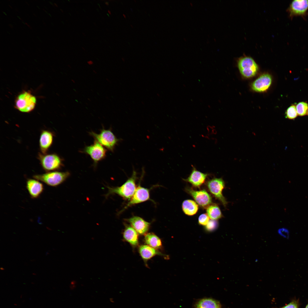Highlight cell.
Wrapping results in <instances>:
<instances>
[{
  "label": "cell",
  "mask_w": 308,
  "mask_h": 308,
  "mask_svg": "<svg viewBox=\"0 0 308 308\" xmlns=\"http://www.w3.org/2000/svg\"><path fill=\"white\" fill-rule=\"evenodd\" d=\"M137 178V173L133 170L131 176L121 186L109 187L108 195L116 194L125 200H130L136 188L135 183Z\"/></svg>",
  "instance_id": "cell-1"
},
{
  "label": "cell",
  "mask_w": 308,
  "mask_h": 308,
  "mask_svg": "<svg viewBox=\"0 0 308 308\" xmlns=\"http://www.w3.org/2000/svg\"><path fill=\"white\" fill-rule=\"evenodd\" d=\"M37 99L29 91H25L19 94L15 101V108L23 113H29L35 109Z\"/></svg>",
  "instance_id": "cell-2"
},
{
  "label": "cell",
  "mask_w": 308,
  "mask_h": 308,
  "mask_svg": "<svg viewBox=\"0 0 308 308\" xmlns=\"http://www.w3.org/2000/svg\"><path fill=\"white\" fill-rule=\"evenodd\" d=\"M68 172H61L57 171L48 172L45 173L36 175L33 178L43 182L48 185L56 187L63 183L69 176Z\"/></svg>",
  "instance_id": "cell-3"
},
{
  "label": "cell",
  "mask_w": 308,
  "mask_h": 308,
  "mask_svg": "<svg viewBox=\"0 0 308 308\" xmlns=\"http://www.w3.org/2000/svg\"><path fill=\"white\" fill-rule=\"evenodd\" d=\"M90 133L95 140L112 151H114L115 146L120 140L116 138L110 129H106L103 128L99 133L97 134L93 131Z\"/></svg>",
  "instance_id": "cell-4"
},
{
  "label": "cell",
  "mask_w": 308,
  "mask_h": 308,
  "mask_svg": "<svg viewBox=\"0 0 308 308\" xmlns=\"http://www.w3.org/2000/svg\"><path fill=\"white\" fill-rule=\"evenodd\" d=\"M38 158L42 169L47 172L58 170L63 165L62 159L55 153L44 154L39 153Z\"/></svg>",
  "instance_id": "cell-5"
},
{
  "label": "cell",
  "mask_w": 308,
  "mask_h": 308,
  "mask_svg": "<svg viewBox=\"0 0 308 308\" xmlns=\"http://www.w3.org/2000/svg\"><path fill=\"white\" fill-rule=\"evenodd\" d=\"M237 63L239 71L244 78H252L256 74L258 71V65L251 57H242L238 59Z\"/></svg>",
  "instance_id": "cell-6"
},
{
  "label": "cell",
  "mask_w": 308,
  "mask_h": 308,
  "mask_svg": "<svg viewBox=\"0 0 308 308\" xmlns=\"http://www.w3.org/2000/svg\"><path fill=\"white\" fill-rule=\"evenodd\" d=\"M207 186L210 192L226 207L228 202L222 195V191L225 187V183L222 178H214L207 183Z\"/></svg>",
  "instance_id": "cell-7"
},
{
  "label": "cell",
  "mask_w": 308,
  "mask_h": 308,
  "mask_svg": "<svg viewBox=\"0 0 308 308\" xmlns=\"http://www.w3.org/2000/svg\"><path fill=\"white\" fill-rule=\"evenodd\" d=\"M83 151L90 156L95 164L104 159L106 153L104 146L95 140L93 144L86 146Z\"/></svg>",
  "instance_id": "cell-8"
},
{
  "label": "cell",
  "mask_w": 308,
  "mask_h": 308,
  "mask_svg": "<svg viewBox=\"0 0 308 308\" xmlns=\"http://www.w3.org/2000/svg\"><path fill=\"white\" fill-rule=\"evenodd\" d=\"M150 199L149 189L142 187L139 183L129 201L120 212L121 213L129 207L149 200Z\"/></svg>",
  "instance_id": "cell-9"
},
{
  "label": "cell",
  "mask_w": 308,
  "mask_h": 308,
  "mask_svg": "<svg viewBox=\"0 0 308 308\" xmlns=\"http://www.w3.org/2000/svg\"><path fill=\"white\" fill-rule=\"evenodd\" d=\"M308 9V0H295L291 3L287 11L292 18L295 16H305Z\"/></svg>",
  "instance_id": "cell-10"
},
{
  "label": "cell",
  "mask_w": 308,
  "mask_h": 308,
  "mask_svg": "<svg viewBox=\"0 0 308 308\" xmlns=\"http://www.w3.org/2000/svg\"><path fill=\"white\" fill-rule=\"evenodd\" d=\"M186 190L193 197L196 203L201 207H208L211 204V197L205 190L195 191L189 187H187Z\"/></svg>",
  "instance_id": "cell-11"
},
{
  "label": "cell",
  "mask_w": 308,
  "mask_h": 308,
  "mask_svg": "<svg viewBox=\"0 0 308 308\" xmlns=\"http://www.w3.org/2000/svg\"><path fill=\"white\" fill-rule=\"evenodd\" d=\"M272 80V78L270 74L268 73H264L258 77L252 83L251 88L256 92H265L271 86Z\"/></svg>",
  "instance_id": "cell-12"
},
{
  "label": "cell",
  "mask_w": 308,
  "mask_h": 308,
  "mask_svg": "<svg viewBox=\"0 0 308 308\" xmlns=\"http://www.w3.org/2000/svg\"><path fill=\"white\" fill-rule=\"evenodd\" d=\"M126 220L139 234L141 235L146 234L151 224L150 223L138 216H133Z\"/></svg>",
  "instance_id": "cell-13"
},
{
  "label": "cell",
  "mask_w": 308,
  "mask_h": 308,
  "mask_svg": "<svg viewBox=\"0 0 308 308\" xmlns=\"http://www.w3.org/2000/svg\"><path fill=\"white\" fill-rule=\"evenodd\" d=\"M26 188L32 198H38L43 192L44 186L43 184L35 179H29L26 182Z\"/></svg>",
  "instance_id": "cell-14"
},
{
  "label": "cell",
  "mask_w": 308,
  "mask_h": 308,
  "mask_svg": "<svg viewBox=\"0 0 308 308\" xmlns=\"http://www.w3.org/2000/svg\"><path fill=\"white\" fill-rule=\"evenodd\" d=\"M54 134L48 130H42L41 133L39 140V146L41 153L46 154L52 145Z\"/></svg>",
  "instance_id": "cell-15"
},
{
  "label": "cell",
  "mask_w": 308,
  "mask_h": 308,
  "mask_svg": "<svg viewBox=\"0 0 308 308\" xmlns=\"http://www.w3.org/2000/svg\"><path fill=\"white\" fill-rule=\"evenodd\" d=\"M207 175V174L202 173L194 167L189 177L185 180L194 187H199L204 182Z\"/></svg>",
  "instance_id": "cell-16"
},
{
  "label": "cell",
  "mask_w": 308,
  "mask_h": 308,
  "mask_svg": "<svg viewBox=\"0 0 308 308\" xmlns=\"http://www.w3.org/2000/svg\"><path fill=\"white\" fill-rule=\"evenodd\" d=\"M138 234L131 225L125 224L123 233V238L132 246L135 247L138 245Z\"/></svg>",
  "instance_id": "cell-17"
},
{
  "label": "cell",
  "mask_w": 308,
  "mask_h": 308,
  "mask_svg": "<svg viewBox=\"0 0 308 308\" xmlns=\"http://www.w3.org/2000/svg\"><path fill=\"white\" fill-rule=\"evenodd\" d=\"M139 251L142 258L145 262L156 255L166 256L157 250L148 245H141L139 247Z\"/></svg>",
  "instance_id": "cell-18"
},
{
  "label": "cell",
  "mask_w": 308,
  "mask_h": 308,
  "mask_svg": "<svg viewBox=\"0 0 308 308\" xmlns=\"http://www.w3.org/2000/svg\"><path fill=\"white\" fill-rule=\"evenodd\" d=\"M144 241L147 245L157 250L161 248L162 247L161 240L153 233L146 234L144 237Z\"/></svg>",
  "instance_id": "cell-19"
},
{
  "label": "cell",
  "mask_w": 308,
  "mask_h": 308,
  "mask_svg": "<svg viewBox=\"0 0 308 308\" xmlns=\"http://www.w3.org/2000/svg\"><path fill=\"white\" fill-rule=\"evenodd\" d=\"M183 210L188 215L192 216L196 214L198 210V206L194 201L191 200H184L182 204Z\"/></svg>",
  "instance_id": "cell-20"
},
{
  "label": "cell",
  "mask_w": 308,
  "mask_h": 308,
  "mask_svg": "<svg viewBox=\"0 0 308 308\" xmlns=\"http://www.w3.org/2000/svg\"><path fill=\"white\" fill-rule=\"evenodd\" d=\"M196 308H221L220 303L211 299L200 300L197 303Z\"/></svg>",
  "instance_id": "cell-21"
},
{
  "label": "cell",
  "mask_w": 308,
  "mask_h": 308,
  "mask_svg": "<svg viewBox=\"0 0 308 308\" xmlns=\"http://www.w3.org/2000/svg\"><path fill=\"white\" fill-rule=\"evenodd\" d=\"M207 214L212 220L219 219L222 216L221 211L217 205L212 204L208 206L206 210Z\"/></svg>",
  "instance_id": "cell-22"
},
{
  "label": "cell",
  "mask_w": 308,
  "mask_h": 308,
  "mask_svg": "<svg viewBox=\"0 0 308 308\" xmlns=\"http://www.w3.org/2000/svg\"><path fill=\"white\" fill-rule=\"evenodd\" d=\"M296 107L298 115L302 116L307 114L308 104L306 102H299L297 105Z\"/></svg>",
  "instance_id": "cell-23"
},
{
  "label": "cell",
  "mask_w": 308,
  "mask_h": 308,
  "mask_svg": "<svg viewBox=\"0 0 308 308\" xmlns=\"http://www.w3.org/2000/svg\"><path fill=\"white\" fill-rule=\"evenodd\" d=\"M285 114L286 118L291 119L295 118L298 115L296 106L292 105L289 107L287 110Z\"/></svg>",
  "instance_id": "cell-24"
},
{
  "label": "cell",
  "mask_w": 308,
  "mask_h": 308,
  "mask_svg": "<svg viewBox=\"0 0 308 308\" xmlns=\"http://www.w3.org/2000/svg\"><path fill=\"white\" fill-rule=\"evenodd\" d=\"M218 226V223L216 220L211 219L206 225L205 229L208 231L211 232L216 229Z\"/></svg>",
  "instance_id": "cell-25"
},
{
  "label": "cell",
  "mask_w": 308,
  "mask_h": 308,
  "mask_svg": "<svg viewBox=\"0 0 308 308\" xmlns=\"http://www.w3.org/2000/svg\"><path fill=\"white\" fill-rule=\"evenodd\" d=\"M278 234L283 238L288 239L290 237V232L287 228L283 227L279 228L278 230Z\"/></svg>",
  "instance_id": "cell-26"
},
{
  "label": "cell",
  "mask_w": 308,
  "mask_h": 308,
  "mask_svg": "<svg viewBox=\"0 0 308 308\" xmlns=\"http://www.w3.org/2000/svg\"><path fill=\"white\" fill-rule=\"evenodd\" d=\"M207 214L204 213L201 214L198 218L199 224L202 225L206 226L210 220Z\"/></svg>",
  "instance_id": "cell-27"
},
{
  "label": "cell",
  "mask_w": 308,
  "mask_h": 308,
  "mask_svg": "<svg viewBox=\"0 0 308 308\" xmlns=\"http://www.w3.org/2000/svg\"><path fill=\"white\" fill-rule=\"evenodd\" d=\"M298 301L293 300L287 305L280 308H298Z\"/></svg>",
  "instance_id": "cell-28"
},
{
  "label": "cell",
  "mask_w": 308,
  "mask_h": 308,
  "mask_svg": "<svg viewBox=\"0 0 308 308\" xmlns=\"http://www.w3.org/2000/svg\"><path fill=\"white\" fill-rule=\"evenodd\" d=\"M87 63L89 65H92L94 63L93 61L91 60H90L88 61Z\"/></svg>",
  "instance_id": "cell-29"
},
{
  "label": "cell",
  "mask_w": 308,
  "mask_h": 308,
  "mask_svg": "<svg viewBox=\"0 0 308 308\" xmlns=\"http://www.w3.org/2000/svg\"><path fill=\"white\" fill-rule=\"evenodd\" d=\"M105 4L107 6H108L109 5V3L107 1H106L105 3Z\"/></svg>",
  "instance_id": "cell-30"
},
{
  "label": "cell",
  "mask_w": 308,
  "mask_h": 308,
  "mask_svg": "<svg viewBox=\"0 0 308 308\" xmlns=\"http://www.w3.org/2000/svg\"><path fill=\"white\" fill-rule=\"evenodd\" d=\"M108 13H109V15H111V12L110 10H108Z\"/></svg>",
  "instance_id": "cell-31"
},
{
  "label": "cell",
  "mask_w": 308,
  "mask_h": 308,
  "mask_svg": "<svg viewBox=\"0 0 308 308\" xmlns=\"http://www.w3.org/2000/svg\"><path fill=\"white\" fill-rule=\"evenodd\" d=\"M93 71L94 72V73H95V74H96V73H97V72H96V71H95V70H93Z\"/></svg>",
  "instance_id": "cell-32"
},
{
  "label": "cell",
  "mask_w": 308,
  "mask_h": 308,
  "mask_svg": "<svg viewBox=\"0 0 308 308\" xmlns=\"http://www.w3.org/2000/svg\"><path fill=\"white\" fill-rule=\"evenodd\" d=\"M72 80V82H73V83H75V82L74 80H73V79H72V80Z\"/></svg>",
  "instance_id": "cell-33"
},
{
  "label": "cell",
  "mask_w": 308,
  "mask_h": 308,
  "mask_svg": "<svg viewBox=\"0 0 308 308\" xmlns=\"http://www.w3.org/2000/svg\"><path fill=\"white\" fill-rule=\"evenodd\" d=\"M82 49H83V50H85V48H84V47H82Z\"/></svg>",
  "instance_id": "cell-34"
},
{
  "label": "cell",
  "mask_w": 308,
  "mask_h": 308,
  "mask_svg": "<svg viewBox=\"0 0 308 308\" xmlns=\"http://www.w3.org/2000/svg\"><path fill=\"white\" fill-rule=\"evenodd\" d=\"M82 34L83 35H84V36L85 37L86 36V35H85V33H82Z\"/></svg>",
  "instance_id": "cell-35"
},
{
  "label": "cell",
  "mask_w": 308,
  "mask_h": 308,
  "mask_svg": "<svg viewBox=\"0 0 308 308\" xmlns=\"http://www.w3.org/2000/svg\"><path fill=\"white\" fill-rule=\"evenodd\" d=\"M54 5H55V6H56V7H58V6L57 5V4H56V3H54Z\"/></svg>",
  "instance_id": "cell-36"
},
{
  "label": "cell",
  "mask_w": 308,
  "mask_h": 308,
  "mask_svg": "<svg viewBox=\"0 0 308 308\" xmlns=\"http://www.w3.org/2000/svg\"><path fill=\"white\" fill-rule=\"evenodd\" d=\"M48 253H49L48 252H46V255H48Z\"/></svg>",
  "instance_id": "cell-37"
},
{
  "label": "cell",
  "mask_w": 308,
  "mask_h": 308,
  "mask_svg": "<svg viewBox=\"0 0 308 308\" xmlns=\"http://www.w3.org/2000/svg\"><path fill=\"white\" fill-rule=\"evenodd\" d=\"M305 308H308V303L307 305Z\"/></svg>",
  "instance_id": "cell-38"
},
{
  "label": "cell",
  "mask_w": 308,
  "mask_h": 308,
  "mask_svg": "<svg viewBox=\"0 0 308 308\" xmlns=\"http://www.w3.org/2000/svg\"><path fill=\"white\" fill-rule=\"evenodd\" d=\"M123 16H124V17H125V18H126V16H125V14H123Z\"/></svg>",
  "instance_id": "cell-39"
},
{
  "label": "cell",
  "mask_w": 308,
  "mask_h": 308,
  "mask_svg": "<svg viewBox=\"0 0 308 308\" xmlns=\"http://www.w3.org/2000/svg\"><path fill=\"white\" fill-rule=\"evenodd\" d=\"M0 269H1V270H4V269L3 268H1Z\"/></svg>",
  "instance_id": "cell-40"
},
{
  "label": "cell",
  "mask_w": 308,
  "mask_h": 308,
  "mask_svg": "<svg viewBox=\"0 0 308 308\" xmlns=\"http://www.w3.org/2000/svg\"><path fill=\"white\" fill-rule=\"evenodd\" d=\"M60 11H61V12H62V13H63V11L62 10V9H60Z\"/></svg>",
  "instance_id": "cell-41"
},
{
  "label": "cell",
  "mask_w": 308,
  "mask_h": 308,
  "mask_svg": "<svg viewBox=\"0 0 308 308\" xmlns=\"http://www.w3.org/2000/svg\"><path fill=\"white\" fill-rule=\"evenodd\" d=\"M106 80H107V81H108V82H109V80L108 79V78H106Z\"/></svg>",
  "instance_id": "cell-42"
},
{
  "label": "cell",
  "mask_w": 308,
  "mask_h": 308,
  "mask_svg": "<svg viewBox=\"0 0 308 308\" xmlns=\"http://www.w3.org/2000/svg\"><path fill=\"white\" fill-rule=\"evenodd\" d=\"M68 66H69V67H70V68H71V66H70V65H68Z\"/></svg>",
  "instance_id": "cell-43"
},
{
  "label": "cell",
  "mask_w": 308,
  "mask_h": 308,
  "mask_svg": "<svg viewBox=\"0 0 308 308\" xmlns=\"http://www.w3.org/2000/svg\"><path fill=\"white\" fill-rule=\"evenodd\" d=\"M88 100L89 101H91V100H90V98H88Z\"/></svg>",
  "instance_id": "cell-44"
},
{
  "label": "cell",
  "mask_w": 308,
  "mask_h": 308,
  "mask_svg": "<svg viewBox=\"0 0 308 308\" xmlns=\"http://www.w3.org/2000/svg\"><path fill=\"white\" fill-rule=\"evenodd\" d=\"M307 114L308 115V108L307 112Z\"/></svg>",
  "instance_id": "cell-45"
},
{
  "label": "cell",
  "mask_w": 308,
  "mask_h": 308,
  "mask_svg": "<svg viewBox=\"0 0 308 308\" xmlns=\"http://www.w3.org/2000/svg\"><path fill=\"white\" fill-rule=\"evenodd\" d=\"M131 25L132 27H133V26Z\"/></svg>",
  "instance_id": "cell-46"
}]
</instances>
